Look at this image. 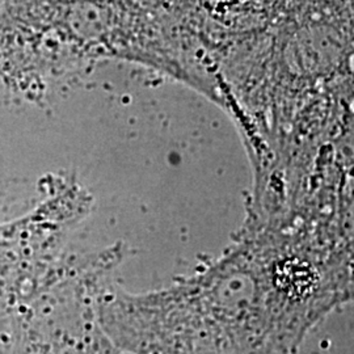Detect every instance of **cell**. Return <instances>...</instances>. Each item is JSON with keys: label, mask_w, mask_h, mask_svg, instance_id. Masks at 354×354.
Returning <instances> with one entry per match:
<instances>
[]
</instances>
